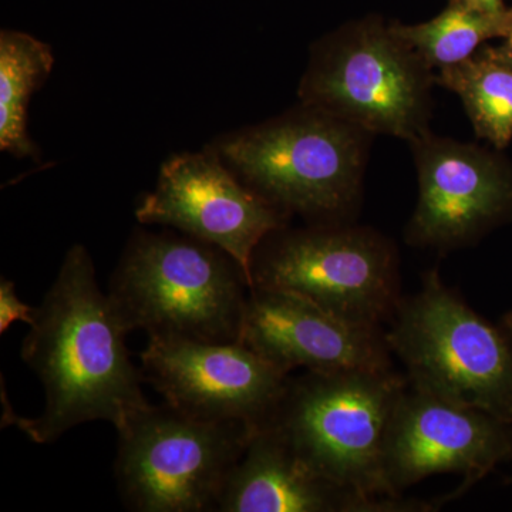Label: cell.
<instances>
[{
  "label": "cell",
  "mask_w": 512,
  "mask_h": 512,
  "mask_svg": "<svg viewBox=\"0 0 512 512\" xmlns=\"http://www.w3.org/2000/svg\"><path fill=\"white\" fill-rule=\"evenodd\" d=\"M511 36H512V35H511ZM511 36H510V37H511Z\"/></svg>",
  "instance_id": "obj_22"
},
{
  "label": "cell",
  "mask_w": 512,
  "mask_h": 512,
  "mask_svg": "<svg viewBox=\"0 0 512 512\" xmlns=\"http://www.w3.org/2000/svg\"><path fill=\"white\" fill-rule=\"evenodd\" d=\"M252 431L150 404L117 431L114 477L121 500L137 512H215Z\"/></svg>",
  "instance_id": "obj_7"
},
{
  "label": "cell",
  "mask_w": 512,
  "mask_h": 512,
  "mask_svg": "<svg viewBox=\"0 0 512 512\" xmlns=\"http://www.w3.org/2000/svg\"><path fill=\"white\" fill-rule=\"evenodd\" d=\"M453 2L463 3V5L483 10V12L497 13L505 10L503 0H453Z\"/></svg>",
  "instance_id": "obj_19"
},
{
  "label": "cell",
  "mask_w": 512,
  "mask_h": 512,
  "mask_svg": "<svg viewBox=\"0 0 512 512\" xmlns=\"http://www.w3.org/2000/svg\"><path fill=\"white\" fill-rule=\"evenodd\" d=\"M55 64L52 47L28 33H0V150L18 158H37L28 133V106Z\"/></svg>",
  "instance_id": "obj_15"
},
{
  "label": "cell",
  "mask_w": 512,
  "mask_h": 512,
  "mask_svg": "<svg viewBox=\"0 0 512 512\" xmlns=\"http://www.w3.org/2000/svg\"><path fill=\"white\" fill-rule=\"evenodd\" d=\"M431 69L393 32L367 19L312 50L299 97L372 133L423 136L430 116Z\"/></svg>",
  "instance_id": "obj_6"
},
{
  "label": "cell",
  "mask_w": 512,
  "mask_h": 512,
  "mask_svg": "<svg viewBox=\"0 0 512 512\" xmlns=\"http://www.w3.org/2000/svg\"><path fill=\"white\" fill-rule=\"evenodd\" d=\"M484 49L487 50L494 59L500 60V62L507 64V66H510L512 69V36L508 37L504 45L497 47L485 46Z\"/></svg>",
  "instance_id": "obj_20"
},
{
  "label": "cell",
  "mask_w": 512,
  "mask_h": 512,
  "mask_svg": "<svg viewBox=\"0 0 512 512\" xmlns=\"http://www.w3.org/2000/svg\"><path fill=\"white\" fill-rule=\"evenodd\" d=\"M392 29L430 69H443L473 56L485 40L508 39L512 35V9L483 12L450 0V5L429 22L392 23Z\"/></svg>",
  "instance_id": "obj_16"
},
{
  "label": "cell",
  "mask_w": 512,
  "mask_h": 512,
  "mask_svg": "<svg viewBox=\"0 0 512 512\" xmlns=\"http://www.w3.org/2000/svg\"><path fill=\"white\" fill-rule=\"evenodd\" d=\"M239 342L285 375L296 369H392L380 329L356 325L302 296L275 289H249Z\"/></svg>",
  "instance_id": "obj_13"
},
{
  "label": "cell",
  "mask_w": 512,
  "mask_h": 512,
  "mask_svg": "<svg viewBox=\"0 0 512 512\" xmlns=\"http://www.w3.org/2000/svg\"><path fill=\"white\" fill-rule=\"evenodd\" d=\"M144 382L174 409L256 430L274 416L289 375L241 342L148 338Z\"/></svg>",
  "instance_id": "obj_10"
},
{
  "label": "cell",
  "mask_w": 512,
  "mask_h": 512,
  "mask_svg": "<svg viewBox=\"0 0 512 512\" xmlns=\"http://www.w3.org/2000/svg\"><path fill=\"white\" fill-rule=\"evenodd\" d=\"M409 380L389 370L289 377L265 426L320 476L373 498H400L384 477V444Z\"/></svg>",
  "instance_id": "obj_4"
},
{
  "label": "cell",
  "mask_w": 512,
  "mask_h": 512,
  "mask_svg": "<svg viewBox=\"0 0 512 512\" xmlns=\"http://www.w3.org/2000/svg\"><path fill=\"white\" fill-rule=\"evenodd\" d=\"M140 224L177 229L231 256L251 286L256 249L289 215L242 183L210 147L165 161L156 187L136 208Z\"/></svg>",
  "instance_id": "obj_9"
},
{
  "label": "cell",
  "mask_w": 512,
  "mask_h": 512,
  "mask_svg": "<svg viewBox=\"0 0 512 512\" xmlns=\"http://www.w3.org/2000/svg\"><path fill=\"white\" fill-rule=\"evenodd\" d=\"M512 424L491 414L404 390L387 429L384 477L394 497L436 474H460L464 484L453 495L487 476L512 454Z\"/></svg>",
  "instance_id": "obj_11"
},
{
  "label": "cell",
  "mask_w": 512,
  "mask_h": 512,
  "mask_svg": "<svg viewBox=\"0 0 512 512\" xmlns=\"http://www.w3.org/2000/svg\"><path fill=\"white\" fill-rule=\"evenodd\" d=\"M369 131L301 109L235 131L212 146L242 183L286 215L329 222L359 195Z\"/></svg>",
  "instance_id": "obj_3"
},
{
  "label": "cell",
  "mask_w": 512,
  "mask_h": 512,
  "mask_svg": "<svg viewBox=\"0 0 512 512\" xmlns=\"http://www.w3.org/2000/svg\"><path fill=\"white\" fill-rule=\"evenodd\" d=\"M20 357L45 390V410L36 419L5 413L37 444H52L67 431L107 421L117 431L150 406L143 370L131 362L128 330L101 291L92 256L83 245L64 255L55 282L36 306Z\"/></svg>",
  "instance_id": "obj_1"
},
{
  "label": "cell",
  "mask_w": 512,
  "mask_h": 512,
  "mask_svg": "<svg viewBox=\"0 0 512 512\" xmlns=\"http://www.w3.org/2000/svg\"><path fill=\"white\" fill-rule=\"evenodd\" d=\"M503 326L512 335V312H508L507 315L504 316Z\"/></svg>",
  "instance_id": "obj_21"
},
{
  "label": "cell",
  "mask_w": 512,
  "mask_h": 512,
  "mask_svg": "<svg viewBox=\"0 0 512 512\" xmlns=\"http://www.w3.org/2000/svg\"><path fill=\"white\" fill-rule=\"evenodd\" d=\"M437 505L373 498L309 467L269 426L252 431L225 481L215 512H421Z\"/></svg>",
  "instance_id": "obj_14"
},
{
  "label": "cell",
  "mask_w": 512,
  "mask_h": 512,
  "mask_svg": "<svg viewBox=\"0 0 512 512\" xmlns=\"http://www.w3.org/2000/svg\"><path fill=\"white\" fill-rule=\"evenodd\" d=\"M437 83L458 94L478 137L504 148L512 140V69L484 47L440 69Z\"/></svg>",
  "instance_id": "obj_17"
},
{
  "label": "cell",
  "mask_w": 512,
  "mask_h": 512,
  "mask_svg": "<svg viewBox=\"0 0 512 512\" xmlns=\"http://www.w3.org/2000/svg\"><path fill=\"white\" fill-rule=\"evenodd\" d=\"M249 289L220 248L185 234L136 231L107 295L128 332L229 343L239 342Z\"/></svg>",
  "instance_id": "obj_2"
},
{
  "label": "cell",
  "mask_w": 512,
  "mask_h": 512,
  "mask_svg": "<svg viewBox=\"0 0 512 512\" xmlns=\"http://www.w3.org/2000/svg\"><path fill=\"white\" fill-rule=\"evenodd\" d=\"M392 320L384 339L413 389L512 424V335L504 326L481 318L436 269Z\"/></svg>",
  "instance_id": "obj_5"
},
{
  "label": "cell",
  "mask_w": 512,
  "mask_h": 512,
  "mask_svg": "<svg viewBox=\"0 0 512 512\" xmlns=\"http://www.w3.org/2000/svg\"><path fill=\"white\" fill-rule=\"evenodd\" d=\"M35 313L36 308L19 298L15 282L2 278L0 281V333L5 335L16 320L32 325Z\"/></svg>",
  "instance_id": "obj_18"
},
{
  "label": "cell",
  "mask_w": 512,
  "mask_h": 512,
  "mask_svg": "<svg viewBox=\"0 0 512 512\" xmlns=\"http://www.w3.org/2000/svg\"><path fill=\"white\" fill-rule=\"evenodd\" d=\"M412 144L419 202L407 228L410 244L463 247L510 211V174L483 148L434 137L429 131Z\"/></svg>",
  "instance_id": "obj_12"
},
{
  "label": "cell",
  "mask_w": 512,
  "mask_h": 512,
  "mask_svg": "<svg viewBox=\"0 0 512 512\" xmlns=\"http://www.w3.org/2000/svg\"><path fill=\"white\" fill-rule=\"evenodd\" d=\"M396 248L369 228L322 224L272 232L256 249L251 289L295 293L366 328L380 329L399 308Z\"/></svg>",
  "instance_id": "obj_8"
}]
</instances>
